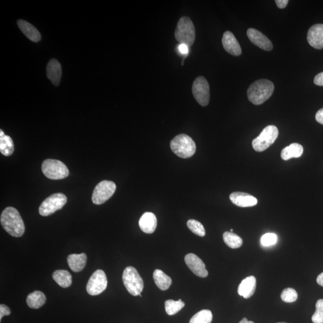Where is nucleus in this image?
Masks as SVG:
<instances>
[{"mask_svg": "<svg viewBox=\"0 0 323 323\" xmlns=\"http://www.w3.org/2000/svg\"><path fill=\"white\" fill-rule=\"evenodd\" d=\"M1 224L6 232L14 237H21L25 232L23 220L17 209L9 207L2 212Z\"/></svg>", "mask_w": 323, "mask_h": 323, "instance_id": "obj_1", "label": "nucleus"}, {"mask_svg": "<svg viewBox=\"0 0 323 323\" xmlns=\"http://www.w3.org/2000/svg\"><path fill=\"white\" fill-rule=\"evenodd\" d=\"M274 91V84L267 79H260L250 85L248 97L250 102L255 105H261L272 96Z\"/></svg>", "mask_w": 323, "mask_h": 323, "instance_id": "obj_2", "label": "nucleus"}, {"mask_svg": "<svg viewBox=\"0 0 323 323\" xmlns=\"http://www.w3.org/2000/svg\"><path fill=\"white\" fill-rule=\"evenodd\" d=\"M171 148L177 156L187 159L195 153L196 144L191 137L186 134H180L174 137L170 142Z\"/></svg>", "mask_w": 323, "mask_h": 323, "instance_id": "obj_3", "label": "nucleus"}, {"mask_svg": "<svg viewBox=\"0 0 323 323\" xmlns=\"http://www.w3.org/2000/svg\"><path fill=\"white\" fill-rule=\"evenodd\" d=\"M195 37V28L191 19L188 17L180 18L175 31L176 39L180 44L189 47L194 43Z\"/></svg>", "mask_w": 323, "mask_h": 323, "instance_id": "obj_4", "label": "nucleus"}, {"mask_svg": "<svg viewBox=\"0 0 323 323\" xmlns=\"http://www.w3.org/2000/svg\"><path fill=\"white\" fill-rule=\"evenodd\" d=\"M123 284L128 292L134 296L140 295L144 288V282L137 269L126 267L122 275Z\"/></svg>", "mask_w": 323, "mask_h": 323, "instance_id": "obj_5", "label": "nucleus"}, {"mask_svg": "<svg viewBox=\"0 0 323 323\" xmlns=\"http://www.w3.org/2000/svg\"><path fill=\"white\" fill-rule=\"evenodd\" d=\"M278 129L274 125L265 127L258 137L252 141L253 148L256 151H264L273 144L278 136Z\"/></svg>", "mask_w": 323, "mask_h": 323, "instance_id": "obj_6", "label": "nucleus"}, {"mask_svg": "<svg viewBox=\"0 0 323 323\" xmlns=\"http://www.w3.org/2000/svg\"><path fill=\"white\" fill-rule=\"evenodd\" d=\"M42 172L44 175L51 180H61L69 175L68 168L65 165L55 159H46L42 164Z\"/></svg>", "mask_w": 323, "mask_h": 323, "instance_id": "obj_7", "label": "nucleus"}, {"mask_svg": "<svg viewBox=\"0 0 323 323\" xmlns=\"http://www.w3.org/2000/svg\"><path fill=\"white\" fill-rule=\"evenodd\" d=\"M67 201L66 196L62 194H55L49 196L40 206L39 213L42 216H49L56 211L61 210Z\"/></svg>", "mask_w": 323, "mask_h": 323, "instance_id": "obj_8", "label": "nucleus"}, {"mask_svg": "<svg viewBox=\"0 0 323 323\" xmlns=\"http://www.w3.org/2000/svg\"><path fill=\"white\" fill-rule=\"evenodd\" d=\"M192 93L195 99L201 106L205 107L210 103V85L204 77L199 76L192 85Z\"/></svg>", "mask_w": 323, "mask_h": 323, "instance_id": "obj_9", "label": "nucleus"}, {"mask_svg": "<svg viewBox=\"0 0 323 323\" xmlns=\"http://www.w3.org/2000/svg\"><path fill=\"white\" fill-rule=\"evenodd\" d=\"M116 189V184L112 181L104 180L98 183L94 190L93 202L94 204L101 205L112 197Z\"/></svg>", "mask_w": 323, "mask_h": 323, "instance_id": "obj_10", "label": "nucleus"}, {"mask_svg": "<svg viewBox=\"0 0 323 323\" xmlns=\"http://www.w3.org/2000/svg\"><path fill=\"white\" fill-rule=\"evenodd\" d=\"M107 278L105 272L101 269L95 271L87 286V292L91 296H97L102 293L107 287Z\"/></svg>", "mask_w": 323, "mask_h": 323, "instance_id": "obj_11", "label": "nucleus"}, {"mask_svg": "<svg viewBox=\"0 0 323 323\" xmlns=\"http://www.w3.org/2000/svg\"><path fill=\"white\" fill-rule=\"evenodd\" d=\"M185 261L190 270L198 277L205 278L208 276V272L206 269L205 265L198 256L189 253L185 256Z\"/></svg>", "mask_w": 323, "mask_h": 323, "instance_id": "obj_12", "label": "nucleus"}, {"mask_svg": "<svg viewBox=\"0 0 323 323\" xmlns=\"http://www.w3.org/2000/svg\"><path fill=\"white\" fill-rule=\"evenodd\" d=\"M247 34L250 40L260 48L267 51H271L273 49L271 40L261 31L254 28H249Z\"/></svg>", "mask_w": 323, "mask_h": 323, "instance_id": "obj_13", "label": "nucleus"}, {"mask_svg": "<svg viewBox=\"0 0 323 323\" xmlns=\"http://www.w3.org/2000/svg\"><path fill=\"white\" fill-rule=\"evenodd\" d=\"M307 40L313 48L323 49V24L313 25L310 28L307 34Z\"/></svg>", "mask_w": 323, "mask_h": 323, "instance_id": "obj_14", "label": "nucleus"}, {"mask_svg": "<svg viewBox=\"0 0 323 323\" xmlns=\"http://www.w3.org/2000/svg\"><path fill=\"white\" fill-rule=\"evenodd\" d=\"M231 202L239 207H251L258 204V199L255 196L245 192L232 193L229 196Z\"/></svg>", "mask_w": 323, "mask_h": 323, "instance_id": "obj_15", "label": "nucleus"}, {"mask_svg": "<svg viewBox=\"0 0 323 323\" xmlns=\"http://www.w3.org/2000/svg\"><path fill=\"white\" fill-rule=\"evenodd\" d=\"M222 44L224 50L230 55L239 56L242 53L241 47L232 33L227 31L223 34Z\"/></svg>", "mask_w": 323, "mask_h": 323, "instance_id": "obj_16", "label": "nucleus"}, {"mask_svg": "<svg viewBox=\"0 0 323 323\" xmlns=\"http://www.w3.org/2000/svg\"><path fill=\"white\" fill-rule=\"evenodd\" d=\"M46 72L47 77L55 86H58L62 75L61 65L58 60L52 59L47 65Z\"/></svg>", "mask_w": 323, "mask_h": 323, "instance_id": "obj_17", "label": "nucleus"}, {"mask_svg": "<svg viewBox=\"0 0 323 323\" xmlns=\"http://www.w3.org/2000/svg\"><path fill=\"white\" fill-rule=\"evenodd\" d=\"M140 229L145 233H153L157 227L156 215L150 212H146L142 215L139 220Z\"/></svg>", "mask_w": 323, "mask_h": 323, "instance_id": "obj_18", "label": "nucleus"}, {"mask_svg": "<svg viewBox=\"0 0 323 323\" xmlns=\"http://www.w3.org/2000/svg\"><path fill=\"white\" fill-rule=\"evenodd\" d=\"M256 289V279L254 276L245 278L239 285L237 293L245 299H249L255 294Z\"/></svg>", "mask_w": 323, "mask_h": 323, "instance_id": "obj_19", "label": "nucleus"}, {"mask_svg": "<svg viewBox=\"0 0 323 323\" xmlns=\"http://www.w3.org/2000/svg\"><path fill=\"white\" fill-rule=\"evenodd\" d=\"M17 24L22 32L32 42H39L41 40L39 31L33 25L22 20H19Z\"/></svg>", "mask_w": 323, "mask_h": 323, "instance_id": "obj_20", "label": "nucleus"}, {"mask_svg": "<svg viewBox=\"0 0 323 323\" xmlns=\"http://www.w3.org/2000/svg\"><path fill=\"white\" fill-rule=\"evenodd\" d=\"M69 267L74 272H79L83 270L87 262V256L85 253L81 254H72L67 258Z\"/></svg>", "mask_w": 323, "mask_h": 323, "instance_id": "obj_21", "label": "nucleus"}, {"mask_svg": "<svg viewBox=\"0 0 323 323\" xmlns=\"http://www.w3.org/2000/svg\"><path fill=\"white\" fill-rule=\"evenodd\" d=\"M303 148L302 145L298 143L291 144L289 146L283 148L281 151V157L284 160H288L291 158H298L302 156Z\"/></svg>", "mask_w": 323, "mask_h": 323, "instance_id": "obj_22", "label": "nucleus"}, {"mask_svg": "<svg viewBox=\"0 0 323 323\" xmlns=\"http://www.w3.org/2000/svg\"><path fill=\"white\" fill-rule=\"evenodd\" d=\"M46 297L40 291H34L28 296L27 303L28 306L32 309H39L46 303Z\"/></svg>", "mask_w": 323, "mask_h": 323, "instance_id": "obj_23", "label": "nucleus"}, {"mask_svg": "<svg viewBox=\"0 0 323 323\" xmlns=\"http://www.w3.org/2000/svg\"><path fill=\"white\" fill-rule=\"evenodd\" d=\"M153 276L155 284L161 290L169 289L172 284V278L160 269H156L153 272Z\"/></svg>", "mask_w": 323, "mask_h": 323, "instance_id": "obj_24", "label": "nucleus"}, {"mask_svg": "<svg viewBox=\"0 0 323 323\" xmlns=\"http://www.w3.org/2000/svg\"><path fill=\"white\" fill-rule=\"evenodd\" d=\"M0 151L6 156H11L14 151V144L12 139L6 135L2 130H0Z\"/></svg>", "mask_w": 323, "mask_h": 323, "instance_id": "obj_25", "label": "nucleus"}, {"mask_svg": "<svg viewBox=\"0 0 323 323\" xmlns=\"http://www.w3.org/2000/svg\"><path fill=\"white\" fill-rule=\"evenodd\" d=\"M53 280L62 288H67L72 284V276L70 273L65 270H57L52 275Z\"/></svg>", "mask_w": 323, "mask_h": 323, "instance_id": "obj_26", "label": "nucleus"}, {"mask_svg": "<svg viewBox=\"0 0 323 323\" xmlns=\"http://www.w3.org/2000/svg\"><path fill=\"white\" fill-rule=\"evenodd\" d=\"M223 238L224 242L231 249H238L243 245V240L241 237L233 232H224L223 233Z\"/></svg>", "mask_w": 323, "mask_h": 323, "instance_id": "obj_27", "label": "nucleus"}, {"mask_svg": "<svg viewBox=\"0 0 323 323\" xmlns=\"http://www.w3.org/2000/svg\"><path fill=\"white\" fill-rule=\"evenodd\" d=\"M185 306V302L181 299L175 300L170 299L166 300L165 302V308L168 315H173L179 312L184 306Z\"/></svg>", "mask_w": 323, "mask_h": 323, "instance_id": "obj_28", "label": "nucleus"}, {"mask_svg": "<svg viewBox=\"0 0 323 323\" xmlns=\"http://www.w3.org/2000/svg\"><path fill=\"white\" fill-rule=\"evenodd\" d=\"M213 320V313L208 309H203L192 316L189 323H211Z\"/></svg>", "mask_w": 323, "mask_h": 323, "instance_id": "obj_29", "label": "nucleus"}, {"mask_svg": "<svg viewBox=\"0 0 323 323\" xmlns=\"http://www.w3.org/2000/svg\"><path fill=\"white\" fill-rule=\"evenodd\" d=\"M187 226L196 235L201 237L205 235V228L199 221L194 219L189 220L187 222Z\"/></svg>", "mask_w": 323, "mask_h": 323, "instance_id": "obj_30", "label": "nucleus"}, {"mask_svg": "<svg viewBox=\"0 0 323 323\" xmlns=\"http://www.w3.org/2000/svg\"><path fill=\"white\" fill-rule=\"evenodd\" d=\"M297 291L292 289V288H286L281 294V298L284 302L287 303H291L295 302L297 299Z\"/></svg>", "mask_w": 323, "mask_h": 323, "instance_id": "obj_31", "label": "nucleus"}, {"mask_svg": "<svg viewBox=\"0 0 323 323\" xmlns=\"http://www.w3.org/2000/svg\"><path fill=\"white\" fill-rule=\"evenodd\" d=\"M313 323H323V299H319L316 303V311L312 316Z\"/></svg>", "mask_w": 323, "mask_h": 323, "instance_id": "obj_32", "label": "nucleus"}, {"mask_svg": "<svg viewBox=\"0 0 323 323\" xmlns=\"http://www.w3.org/2000/svg\"><path fill=\"white\" fill-rule=\"evenodd\" d=\"M277 240L278 237L276 234L267 233L262 236L261 244L263 246L269 247L275 245Z\"/></svg>", "mask_w": 323, "mask_h": 323, "instance_id": "obj_33", "label": "nucleus"}, {"mask_svg": "<svg viewBox=\"0 0 323 323\" xmlns=\"http://www.w3.org/2000/svg\"><path fill=\"white\" fill-rule=\"evenodd\" d=\"M11 313V309L8 306L3 305V304H2V305H0V321H2L3 316L5 315H9Z\"/></svg>", "mask_w": 323, "mask_h": 323, "instance_id": "obj_34", "label": "nucleus"}, {"mask_svg": "<svg viewBox=\"0 0 323 323\" xmlns=\"http://www.w3.org/2000/svg\"><path fill=\"white\" fill-rule=\"evenodd\" d=\"M313 82L317 86L323 87V72L316 75L313 79Z\"/></svg>", "mask_w": 323, "mask_h": 323, "instance_id": "obj_35", "label": "nucleus"}, {"mask_svg": "<svg viewBox=\"0 0 323 323\" xmlns=\"http://www.w3.org/2000/svg\"><path fill=\"white\" fill-rule=\"evenodd\" d=\"M315 119L317 122L323 125V108L319 110L317 113H316Z\"/></svg>", "mask_w": 323, "mask_h": 323, "instance_id": "obj_36", "label": "nucleus"}, {"mask_svg": "<svg viewBox=\"0 0 323 323\" xmlns=\"http://www.w3.org/2000/svg\"><path fill=\"white\" fill-rule=\"evenodd\" d=\"M275 3H276V5L278 8L284 9L286 7L289 1H288V0H276Z\"/></svg>", "mask_w": 323, "mask_h": 323, "instance_id": "obj_37", "label": "nucleus"}, {"mask_svg": "<svg viewBox=\"0 0 323 323\" xmlns=\"http://www.w3.org/2000/svg\"><path fill=\"white\" fill-rule=\"evenodd\" d=\"M189 47L185 45V44H180L179 47V51L183 55H188L189 52Z\"/></svg>", "mask_w": 323, "mask_h": 323, "instance_id": "obj_38", "label": "nucleus"}, {"mask_svg": "<svg viewBox=\"0 0 323 323\" xmlns=\"http://www.w3.org/2000/svg\"><path fill=\"white\" fill-rule=\"evenodd\" d=\"M316 282H317L319 286L323 287V272L318 275L317 278H316Z\"/></svg>", "mask_w": 323, "mask_h": 323, "instance_id": "obj_39", "label": "nucleus"}, {"mask_svg": "<svg viewBox=\"0 0 323 323\" xmlns=\"http://www.w3.org/2000/svg\"><path fill=\"white\" fill-rule=\"evenodd\" d=\"M239 323H255L253 321H249L248 319L245 318L242 319Z\"/></svg>", "mask_w": 323, "mask_h": 323, "instance_id": "obj_40", "label": "nucleus"}, {"mask_svg": "<svg viewBox=\"0 0 323 323\" xmlns=\"http://www.w3.org/2000/svg\"><path fill=\"white\" fill-rule=\"evenodd\" d=\"M233 230L232 229H231L230 232H233Z\"/></svg>", "mask_w": 323, "mask_h": 323, "instance_id": "obj_41", "label": "nucleus"}, {"mask_svg": "<svg viewBox=\"0 0 323 323\" xmlns=\"http://www.w3.org/2000/svg\"><path fill=\"white\" fill-rule=\"evenodd\" d=\"M278 323H286V322H278Z\"/></svg>", "mask_w": 323, "mask_h": 323, "instance_id": "obj_42", "label": "nucleus"}]
</instances>
